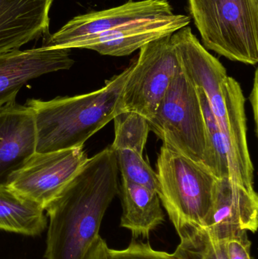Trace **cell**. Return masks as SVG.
I'll return each instance as SVG.
<instances>
[{
  "mask_svg": "<svg viewBox=\"0 0 258 259\" xmlns=\"http://www.w3.org/2000/svg\"><path fill=\"white\" fill-rule=\"evenodd\" d=\"M118 175L116 152L110 146L89 158L48 204L45 259L85 258L119 193Z\"/></svg>",
  "mask_w": 258,
  "mask_h": 259,
  "instance_id": "1",
  "label": "cell"
},
{
  "mask_svg": "<svg viewBox=\"0 0 258 259\" xmlns=\"http://www.w3.org/2000/svg\"><path fill=\"white\" fill-rule=\"evenodd\" d=\"M132 65L101 89L74 97L26 102L34 113L36 152L81 147L119 114L120 99Z\"/></svg>",
  "mask_w": 258,
  "mask_h": 259,
  "instance_id": "2",
  "label": "cell"
},
{
  "mask_svg": "<svg viewBox=\"0 0 258 259\" xmlns=\"http://www.w3.org/2000/svg\"><path fill=\"white\" fill-rule=\"evenodd\" d=\"M207 50L234 62H258V0H188Z\"/></svg>",
  "mask_w": 258,
  "mask_h": 259,
  "instance_id": "3",
  "label": "cell"
},
{
  "mask_svg": "<svg viewBox=\"0 0 258 259\" xmlns=\"http://www.w3.org/2000/svg\"><path fill=\"white\" fill-rule=\"evenodd\" d=\"M156 174L158 195L176 231L188 226L204 228L217 178L202 164L164 144Z\"/></svg>",
  "mask_w": 258,
  "mask_h": 259,
  "instance_id": "4",
  "label": "cell"
},
{
  "mask_svg": "<svg viewBox=\"0 0 258 259\" xmlns=\"http://www.w3.org/2000/svg\"><path fill=\"white\" fill-rule=\"evenodd\" d=\"M148 121L150 131L164 145L203 165L207 150L205 122L198 91L181 67Z\"/></svg>",
  "mask_w": 258,
  "mask_h": 259,
  "instance_id": "5",
  "label": "cell"
},
{
  "mask_svg": "<svg viewBox=\"0 0 258 259\" xmlns=\"http://www.w3.org/2000/svg\"><path fill=\"white\" fill-rule=\"evenodd\" d=\"M171 35L139 49L121 94L120 112H136L148 121L153 116L180 68Z\"/></svg>",
  "mask_w": 258,
  "mask_h": 259,
  "instance_id": "6",
  "label": "cell"
},
{
  "mask_svg": "<svg viewBox=\"0 0 258 259\" xmlns=\"http://www.w3.org/2000/svg\"><path fill=\"white\" fill-rule=\"evenodd\" d=\"M81 147L36 153L8 187L45 209L88 161Z\"/></svg>",
  "mask_w": 258,
  "mask_h": 259,
  "instance_id": "7",
  "label": "cell"
},
{
  "mask_svg": "<svg viewBox=\"0 0 258 259\" xmlns=\"http://www.w3.org/2000/svg\"><path fill=\"white\" fill-rule=\"evenodd\" d=\"M168 0L129 1L106 10L89 12L70 20L57 32L49 35L42 47L67 49L73 44L89 39L136 21L174 15Z\"/></svg>",
  "mask_w": 258,
  "mask_h": 259,
  "instance_id": "8",
  "label": "cell"
},
{
  "mask_svg": "<svg viewBox=\"0 0 258 259\" xmlns=\"http://www.w3.org/2000/svg\"><path fill=\"white\" fill-rule=\"evenodd\" d=\"M70 50L40 47L0 54V109L15 103L20 90L30 80L70 69L74 64Z\"/></svg>",
  "mask_w": 258,
  "mask_h": 259,
  "instance_id": "9",
  "label": "cell"
},
{
  "mask_svg": "<svg viewBox=\"0 0 258 259\" xmlns=\"http://www.w3.org/2000/svg\"><path fill=\"white\" fill-rule=\"evenodd\" d=\"M258 226V196L230 178L217 179L210 213L204 229L220 240L239 231L255 233Z\"/></svg>",
  "mask_w": 258,
  "mask_h": 259,
  "instance_id": "10",
  "label": "cell"
},
{
  "mask_svg": "<svg viewBox=\"0 0 258 259\" xmlns=\"http://www.w3.org/2000/svg\"><path fill=\"white\" fill-rule=\"evenodd\" d=\"M34 113L27 105L0 109V187H8L36 151Z\"/></svg>",
  "mask_w": 258,
  "mask_h": 259,
  "instance_id": "11",
  "label": "cell"
},
{
  "mask_svg": "<svg viewBox=\"0 0 258 259\" xmlns=\"http://www.w3.org/2000/svg\"><path fill=\"white\" fill-rule=\"evenodd\" d=\"M191 18L174 14L154 19L136 21L121 28L83 39L70 46L71 49L93 50L103 56H130L145 44L171 35L189 25Z\"/></svg>",
  "mask_w": 258,
  "mask_h": 259,
  "instance_id": "12",
  "label": "cell"
},
{
  "mask_svg": "<svg viewBox=\"0 0 258 259\" xmlns=\"http://www.w3.org/2000/svg\"><path fill=\"white\" fill-rule=\"evenodd\" d=\"M54 0H0V54L46 36Z\"/></svg>",
  "mask_w": 258,
  "mask_h": 259,
  "instance_id": "13",
  "label": "cell"
},
{
  "mask_svg": "<svg viewBox=\"0 0 258 259\" xmlns=\"http://www.w3.org/2000/svg\"><path fill=\"white\" fill-rule=\"evenodd\" d=\"M121 227L131 232L133 240L148 238L165 221L159 195L154 190L123 179Z\"/></svg>",
  "mask_w": 258,
  "mask_h": 259,
  "instance_id": "14",
  "label": "cell"
},
{
  "mask_svg": "<svg viewBox=\"0 0 258 259\" xmlns=\"http://www.w3.org/2000/svg\"><path fill=\"white\" fill-rule=\"evenodd\" d=\"M40 205L0 187V230L28 237L40 235L48 222Z\"/></svg>",
  "mask_w": 258,
  "mask_h": 259,
  "instance_id": "15",
  "label": "cell"
},
{
  "mask_svg": "<svg viewBox=\"0 0 258 259\" xmlns=\"http://www.w3.org/2000/svg\"><path fill=\"white\" fill-rule=\"evenodd\" d=\"M207 132V150L203 165L217 178H230V155L225 137L201 90L196 88Z\"/></svg>",
  "mask_w": 258,
  "mask_h": 259,
  "instance_id": "16",
  "label": "cell"
},
{
  "mask_svg": "<svg viewBox=\"0 0 258 259\" xmlns=\"http://www.w3.org/2000/svg\"><path fill=\"white\" fill-rule=\"evenodd\" d=\"M180 242L174 255L178 259H228L223 240L200 227H184L177 231Z\"/></svg>",
  "mask_w": 258,
  "mask_h": 259,
  "instance_id": "17",
  "label": "cell"
},
{
  "mask_svg": "<svg viewBox=\"0 0 258 259\" xmlns=\"http://www.w3.org/2000/svg\"><path fill=\"white\" fill-rule=\"evenodd\" d=\"M115 140L111 147L132 149L143 155L150 128L148 121L142 115L133 112H122L113 119Z\"/></svg>",
  "mask_w": 258,
  "mask_h": 259,
  "instance_id": "18",
  "label": "cell"
},
{
  "mask_svg": "<svg viewBox=\"0 0 258 259\" xmlns=\"http://www.w3.org/2000/svg\"><path fill=\"white\" fill-rule=\"evenodd\" d=\"M115 152L118 169L123 179L143 186L157 193V174L144 159L142 154L126 149H118Z\"/></svg>",
  "mask_w": 258,
  "mask_h": 259,
  "instance_id": "19",
  "label": "cell"
},
{
  "mask_svg": "<svg viewBox=\"0 0 258 259\" xmlns=\"http://www.w3.org/2000/svg\"><path fill=\"white\" fill-rule=\"evenodd\" d=\"M109 259H178L174 253L156 250L149 243L132 240L128 246L123 249H108Z\"/></svg>",
  "mask_w": 258,
  "mask_h": 259,
  "instance_id": "20",
  "label": "cell"
},
{
  "mask_svg": "<svg viewBox=\"0 0 258 259\" xmlns=\"http://www.w3.org/2000/svg\"><path fill=\"white\" fill-rule=\"evenodd\" d=\"M248 231L233 233L223 240L228 259H252L251 257V242Z\"/></svg>",
  "mask_w": 258,
  "mask_h": 259,
  "instance_id": "21",
  "label": "cell"
},
{
  "mask_svg": "<svg viewBox=\"0 0 258 259\" xmlns=\"http://www.w3.org/2000/svg\"><path fill=\"white\" fill-rule=\"evenodd\" d=\"M108 246L106 242L100 236L97 237L93 244L91 246L84 259H109L108 258Z\"/></svg>",
  "mask_w": 258,
  "mask_h": 259,
  "instance_id": "22",
  "label": "cell"
},
{
  "mask_svg": "<svg viewBox=\"0 0 258 259\" xmlns=\"http://www.w3.org/2000/svg\"><path fill=\"white\" fill-rule=\"evenodd\" d=\"M257 69L255 71L254 78V84H253L252 91H251V95L249 97L250 102H251V106H252L253 113H254V123H255L256 132L257 131Z\"/></svg>",
  "mask_w": 258,
  "mask_h": 259,
  "instance_id": "23",
  "label": "cell"
}]
</instances>
